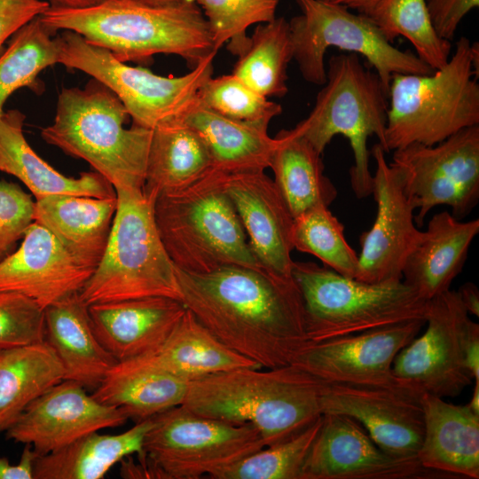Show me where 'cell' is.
<instances>
[{
    "label": "cell",
    "mask_w": 479,
    "mask_h": 479,
    "mask_svg": "<svg viewBox=\"0 0 479 479\" xmlns=\"http://www.w3.org/2000/svg\"><path fill=\"white\" fill-rule=\"evenodd\" d=\"M176 272L185 307L218 341L262 367L293 364L310 342L293 277L239 265Z\"/></svg>",
    "instance_id": "cell-1"
},
{
    "label": "cell",
    "mask_w": 479,
    "mask_h": 479,
    "mask_svg": "<svg viewBox=\"0 0 479 479\" xmlns=\"http://www.w3.org/2000/svg\"><path fill=\"white\" fill-rule=\"evenodd\" d=\"M326 382L301 367H244L189 381L183 406L254 426L265 447L299 434L323 415Z\"/></svg>",
    "instance_id": "cell-2"
},
{
    "label": "cell",
    "mask_w": 479,
    "mask_h": 479,
    "mask_svg": "<svg viewBox=\"0 0 479 479\" xmlns=\"http://www.w3.org/2000/svg\"><path fill=\"white\" fill-rule=\"evenodd\" d=\"M41 19L56 31L79 34L122 62H145L156 54H175L192 69L217 52L195 2L153 6L135 0H104L82 9L49 7Z\"/></svg>",
    "instance_id": "cell-3"
},
{
    "label": "cell",
    "mask_w": 479,
    "mask_h": 479,
    "mask_svg": "<svg viewBox=\"0 0 479 479\" xmlns=\"http://www.w3.org/2000/svg\"><path fill=\"white\" fill-rule=\"evenodd\" d=\"M130 117L117 96L92 78L82 89H63L53 122L43 139L87 161L114 190L143 189L153 130L124 123Z\"/></svg>",
    "instance_id": "cell-4"
},
{
    "label": "cell",
    "mask_w": 479,
    "mask_h": 479,
    "mask_svg": "<svg viewBox=\"0 0 479 479\" xmlns=\"http://www.w3.org/2000/svg\"><path fill=\"white\" fill-rule=\"evenodd\" d=\"M214 167L189 185L159 193L153 216L161 242L180 270L207 273L224 266L262 268Z\"/></svg>",
    "instance_id": "cell-5"
},
{
    "label": "cell",
    "mask_w": 479,
    "mask_h": 479,
    "mask_svg": "<svg viewBox=\"0 0 479 479\" xmlns=\"http://www.w3.org/2000/svg\"><path fill=\"white\" fill-rule=\"evenodd\" d=\"M479 46L460 37L448 62L430 74L393 75L386 152L411 144L434 145L479 125Z\"/></svg>",
    "instance_id": "cell-6"
},
{
    "label": "cell",
    "mask_w": 479,
    "mask_h": 479,
    "mask_svg": "<svg viewBox=\"0 0 479 479\" xmlns=\"http://www.w3.org/2000/svg\"><path fill=\"white\" fill-rule=\"evenodd\" d=\"M323 85L310 114L291 130L321 154L334 137H346L354 158L349 169L351 188L357 198L368 197L373 191V175L367 139L376 136L387 153L388 93L375 71L350 52L330 57Z\"/></svg>",
    "instance_id": "cell-7"
},
{
    "label": "cell",
    "mask_w": 479,
    "mask_h": 479,
    "mask_svg": "<svg viewBox=\"0 0 479 479\" xmlns=\"http://www.w3.org/2000/svg\"><path fill=\"white\" fill-rule=\"evenodd\" d=\"M117 208L104 255L79 292L88 306L145 297L181 302L176 266L158 233L155 198L143 189L115 190Z\"/></svg>",
    "instance_id": "cell-8"
},
{
    "label": "cell",
    "mask_w": 479,
    "mask_h": 479,
    "mask_svg": "<svg viewBox=\"0 0 479 479\" xmlns=\"http://www.w3.org/2000/svg\"><path fill=\"white\" fill-rule=\"evenodd\" d=\"M310 342L424 319L428 301L402 279L367 283L313 262H294Z\"/></svg>",
    "instance_id": "cell-9"
},
{
    "label": "cell",
    "mask_w": 479,
    "mask_h": 479,
    "mask_svg": "<svg viewBox=\"0 0 479 479\" xmlns=\"http://www.w3.org/2000/svg\"><path fill=\"white\" fill-rule=\"evenodd\" d=\"M137 462L124 465L128 478H212L265 447L251 424L202 416L177 405L153 417Z\"/></svg>",
    "instance_id": "cell-10"
},
{
    "label": "cell",
    "mask_w": 479,
    "mask_h": 479,
    "mask_svg": "<svg viewBox=\"0 0 479 479\" xmlns=\"http://www.w3.org/2000/svg\"><path fill=\"white\" fill-rule=\"evenodd\" d=\"M300 15L289 23L293 59L302 77L323 85L326 80L325 55L331 48L363 56L389 92L393 75L430 74L434 70L410 51H402L389 42L373 20L355 14L344 5L326 0H295Z\"/></svg>",
    "instance_id": "cell-11"
},
{
    "label": "cell",
    "mask_w": 479,
    "mask_h": 479,
    "mask_svg": "<svg viewBox=\"0 0 479 479\" xmlns=\"http://www.w3.org/2000/svg\"><path fill=\"white\" fill-rule=\"evenodd\" d=\"M58 40V63L82 71L104 84L122 101L134 124L151 130L181 121L213 74L216 54L186 75L161 76L147 68L126 65L75 32L63 30Z\"/></svg>",
    "instance_id": "cell-12"
},
{
    "label": "cell",
    "mask_w": 479,
    "mask_h": 479,
    "mask_svg": "<svg viewBox=\"0 0 479 479\" xmlns=\"http://www.w3.org/2000/svg\"><path fill=\"white\" fill-rule=\"evenodd\" d=\"M404 192L422 226L435 207L447 205L461 220L479 200V125L466 128L434 145L411 144L395 150L393 161Z\"/></svg>",
    "instance_id": "cell-13"
},
{
    "label": "cell",
    "mask_w": 479,
    "mask_h": 479,
    "mask_svg": "<svg viewBox=\"0 0 479 479\" xmlns=\"http://www.w3.org/2000/svg\"><path fill=\"white\" fill-rule=\"evenodd\" d=\"M457 291L428 301L427 329L396 356L392 371L422 393L440 397L459 395L474 380L465 365L464 345L474 321Z\"/></svg>",
    "instance_id": "cell-14"
},
{
    "label": "cell",
    "mask_w": 479,
    "mask_h": 479,
    "mask_svg": "<svg viewBox=\"0 0 479 479\" xmlns=\"http://www.w3.org/2000/svg\"><path fill=\"white\" fill-rule=\"evenodd\" d=\"M302 479H458L380 448L354 419L324 413Z\"/></svg>",
    "instance_id": "cell-15"
},
{
    "label": "cell",
    "mask_w": 479,
    "mask_h": 479,
    "mask_svg": "<svg viewBox=\"0 0 479 479\" xmlns=\"http://www.w3.org/2000/svg\"><path fill=\"white\" fill-rule=\"evenodd\" d=\"M422 392L406 382L393 386L326 383L324 413L357 420L386 452L417 458L424 436Z\"/></svg>",
    "instance_id": "cell-16"
},
{
    "label": "cell",
    "mask_w": 479,
    "mask_h": 479,
    "mask_svg": "<svg viewBox=\"0 0 479 479\" xmlns=\"http://www.w3.org/2000/svg\"><path fill=\"white\" fill-rule=\"evenodd\" d=\"M424 325V319L411 320L310 342L293 364L329 384L397 385L405 381L394 375V359Z\"/></svg>",
    "instance_id": "cell-17"
},
{
    "label": "cell",
    "mask_w": 479,
    "mask_h": 479,
    "mask_svg": "<svg viewBox=\"0 0 479 479\" xmlns=\"http://www.w3.org/2000/svg\"><path fill=\"white\" fill-rule=\"evenodd\" d=\"M376 164L373 191L377 205L374 223L360 236L355 279L367 283L402 279L405 261L421 239L415 225L413 201L404 192L397 169L377 143L371 152Z\"/></svg>",
    "instance_id": "cell-18"
},
{
    "label": "cell",
    "mask_w": 479,
    "mask_h": 479,
    "mask_svg": "<svg viewBox=\"0 0 479 479\" xmlns=\"http://www.w3.org/2000/svg\"><path fill=\"white\" fill-rule=\"evenodd\" d=\"M128 420L121 408L98 402L75 381L62 380L32 401L5 431L7 439L30 444L43 456Z\"/></svg>",
    "instance_id": "cell-19"
},
{
    "label": "cell",
    "mask_w": 479,
    "mask_h": 479,
    "mask_svg": "<svg viewBox=\"0 0 479 479\" xmlns=\"http://www.w3.org/2000/svg\"><path fill=\"white\" fill-rule=\"evenodd\" d=\"M94 271L33 222L18 249L0 260V291L23 294L45 310L80 292Z\"/></svg>",
    "instance_id": "cell-20"
},
{
    "label": "cell",
    "mask_w": 479,
    "mask_h": 479,
    "mask_svg": "<svg viewBox=\"0 0 479 479\" xmlns=\"http://www.w3.org/2000/svg\"><path fill=\"white\" fill-rule=\"evenodd\" d=\"M225 190L260 266L292 277L294 217L274 180L264 171L227 174Z\"/></svg>",
    "instance_id": "cell-21"
},
{
    "label": "cell",
    "mask_w": 479,
    "mask_h": 479,
    "mask_svg": "<svg viewBox=\"0 0 479 479\" xmlns=\"http://www.w3.org/2000/svg\"><path fill=\"white\" fill-rule=\"evenodd\" d=\"M185 310L182 302L161 296L88 306L98 341L117 361L155 351L171 334Z\"/></svg>",
    "instance_id": "cell-22"
},
{
    "label": "cell",
    "mask_w": 479,
    "mask_h": 479,
    "mask_svg": "<svg viewBox=\"0 0 479 479\" xmlns=\"http://www.w3.org/2000/svg\"><path fill=\"white\" fill-rule=\"evenodd\" d=\"M424 436L417 453L428 469L458 479L479 478V414L467 404L457 405L444 397L423 393Z\"/></svg>",
    "instance_id": "cell-23"
},
{
    "label": "cell",
    "mask_w": 479,
    "mask_h": 479,
    "mask_svg": "<svg viewBox=\"0 0 479 479\" xmlns=\"http://www.w3.org/2000/svg\"><path fill=\"white\" fill-rule=\"evenodd\" d=\"M478 232L479 219L462 222L447 211L436 213L408 255L402 280L427 301L446 292L462 271Z\"/></svg>",
    "instance_id": "cell-24"
},
{
    "label": "cell",
    "mask_w": 479,
    "mask_h": 479,
    "mask_svg": "<svg viewBox=\"0 0 479 479\" xmlns=\"http://www.w3.org/2000/svg\"><path fill=\"white\" fill-rule=\"evenodd\" d=\"M64 369V380L94 390L118 362L98 341L79 292L44 310V339Z\"/></svg>",
    "instance_id": "cell-25"
},
{
    "label": "cell",
    "mask_w": 479,
    "mask_h": 479,
    "mask_svg": "<svg viewBox=\"0 0 479 479\" xmlns=\"http://www.w3.org/2000/svg\"><path fill=\"white\" fill-rule=\"evenodd\" d=\"M117 198L52 194L35 200L34 222L73 255L96 269L107 245Z\"/></svg>",
    "instance_id": "cell-26"
},
{
    "label": "cell",
    "mask_w": 479,
    "mask_h": 479,
    "mask_svg": "<svg viewBox=\"0 0 479 479\" xmlns=\"http://www.w3.org/2000/svg\"><path fill=\"white\" fill-rule=\"evenodd\" d=\"M189 381L159 365L149 354L118 361L92 392L139 422L183 404Z\"/></svg>",
    "instance_id": "cell-27"
},
{
    "label": "cell",
    "mask_w": 479,
    "mask_h": 479,
    "mask_svg": "<svg viewBox=\"0 0 479 479\" xmlns=\"http://www.w3.org/2000/svg\"><path fill=\"white\" fill-rule=\"evenodd\" d=\"M25 115L20 110L0 115V171L21 181L35 200L52 194L96 198L116 196L112 185L100 174L83 172L68 177L43 160L29 145L24 133Z\"/></svg>",
    "instance_id": "cell-28"
},
{
    "label": "cell",
    "mask_w": 479,
    "mask_h": 479,
    "mask_svg": "<svg viewBox=\"0 0 479 479\" xmlns=\"http://www.w3.org/2000/svg\"><path fill=\"white\" fill-rule=\"evenodd\" d=\"M182 121L205 140L213 167L224 173L264 171L270 168L277 139L268 134V125L224 116L197 97Z\"/></svg>",
    "instance_id": "cell-29"
},
{
    "label": "cell",
    "mask_w": 479,
    "mask_h": 479,
    "mask_svg": "<svg viewBox=\"0 0 479 479\" xmlns=\"http://www.w3.org/2000/svg\"><path fill=\"white\" fill-rule=\"evenodd\" d=\"M153 423L150 418L115 435L91 432L58 451L37 456L33 479L104 478L124 458L142 453L145 436Z\"/></svg>",
    "instance_id": "cell-30"
},
{
    "label": "cell",
    "mask_w": 479,
    "mask_h": 479,
    "mask_svg": "<svg viewBox=\"0 0 479 479\" xmlns=\"http://www.w3.org/2000/svg\"><path fill=\"white\" fill-rule=\"evenodd\" d=\"M213 168L201 135L184 121L153 130L144 191L159 193L189 185Z\"/></svg>",
    "instance_id": "cell-31"
},
{
    "label": "cell",
    "mask_w": 479,
    "mask_h": 479,
    "mask_svg": "<svg viewBox=\"0 0 479 479\" xmlns=\"http://www.w3.org/2000/svg\"><path fill=\"white\" fill-rule=\"evenodd\" d=\"M275 138L270 169L293 217L317 206L329 207L337 190L324 174L321 153L291 130H280Z\"/></svg>",
    "instance_id": "cell-32"
},
{
    "label": "cell",
    "mask_w": 479,
    "mask_h": 479,
    "mask_svg": "<svg viewBox=\"0 0 479 479\" xmlns=\"http://www.w3.org/2000/svg\"><path fill=\"white\" fill-rule=\"evenodd\" d=\"M162 368L188 381L244 367H262L218 341L189 310L153 352Z\"/></svg>",
    "instance_id": "cell-33"
},
{
    "label": "cell",
    "mask_w": 479,
    "mask_h": 479,
    "mask_svg": "<svg viewBox=\"0 0 479 479\" xmlns=\"http://www.w3.org/2000/svg\"><path fill=\"white\" fill-rule=\"evenodd\" d=\"M62 380V364L45 341L0 348V432L32 401Z\"/></svg>",
    "instance_id": "cell-34"
},
{
    "label": "cell",
    "mask_w": 479,
    "mask_h": 479,
    "mask_svg": "<svg viewBox=\"0 0 479 479\" xmlns=\"http://www.w3.org/2000/svg\"><path fill=\"white\" fill-rule=\"evenodd\" d=\"M292 59L289 23L276 17L255 27L232 74L266 98H282L288 91L287 69Z\"/></svg>",
    "instance_id": "cell-35"
},
{
    "label": "cell",
    "mask_w": 479,
    "mask_h": 479,
    "mask_svg": "<svg viewBox=\"0 0 479 479\" xmlns=\"http://www.w3.org/2000/svg\"><path fill=\"white\" fill-rule=\"evenodd\" d=\"M57 32L37 16L20 28L0 55V115L8 98L16 90L39 88L38 75L59 60Z\"/></svg>",
    "instance_id": "cell-36"
},
{
    "label": "cell",
    "mask_w": 479,
    "mask_h": 479,
    "mask_svg": "<svg viewBox=\"0 0 479 479\" xmlns=\"http://www.w3.org/2000/svg\"><path fill=\"white\" fill-rule=\"evenodd\" d=\"M390 43L406 38L417 57L433 70L443 67L451 57L452 43L436 32L426 0H380L367 13Z\"/></svg>",
    "instance_id": "cell-37"
},
{
    "label": "cell",
    "mask_w": 479,
    "mask_h": 479,
    "mask_svg": "<svg viewBox=\"0 0 479 479\" xmlns=\"http://www.w3.org/2000/svg\"><path fill=\"white\" fill-rule=\"evenodd\" d=\"M294 249L318 258L324 266L355 278L358 255L344 236V226L326 206L314 207L294 218Z\"/></svg>",
    "instance_id": "cell-38"
},
{
    "label": "cell",
    "mask_w": 479,
    "mask_h": 479,
    "mask_svg": "<svg viewBox=\"0 0 479 479\" xmlns=\"http://www.w3.org/2000/svg\"><path fill=\"white\" fill-rule=\"evenodd\" d=\"M321 420L322 416L293 437L245 457L215 474L212 479H302Z\"/></svg>",
    "instance_id": "cell-39"
},
{
    "label": "cell",
    "mask_w": 479,
    "mask_h": 479,
    "mask_svg": "<svg viewBox=\"0 0 479 479\" xmlns=\"http://www.w3.org/2000/svg\"><path fill=\"white\" fill-rule=\"evenodd\" d=\"M210 30L214 47L218 51L225 43L228 50L240 55L247 47V29L276 18L279 0H194Z\"/></svg>",
    "instance_id": "cell-40"
},
{
    "label": "cell",
    "mask_w": 479,
    "mask_h": 479,
    "mask_svg": "<svg viewBox=\"0 0 479 479\" xmlns=\"http://www.w3.org/2000/svg\"><path fill=\"white\" fill-rule=\"evenodd\" d=\"M198 98L212 110L232 119L268 125L282 113L280 105L255 91L234 75L209 77Z\"/></svg>",
    "instance_id": "cell-41"
},
{
    "label": "cell",
    "mask_w": 479,
    "mask_h": 479,
    "mask_svg": "<svg viewBox=\"0 0 479 479\" xmlns=\"http://www.w3.org/2000/svg\"><path fill=\"white\" fill-rule=\"evenodd\" d=\"M44 339V310L30 298L0 291V348L23 346Z\"/></svg>",
    "instance_id": "cell-42"
},
{
    "label": "cell",
    "mask_w": 479,
    "mask_h": 479,
    "mask_svg": "<svg viewBox=\"0 0 479 479\" xmlns=\"http://www.w3.org/2000/svg\"><path fill=\"white\" fill-rule=\"evenodd\" d=\"M35 201L16 184L0 180V260L34 222Z\"/></svg>",
    "instance_id": "cell-43"
},
{
    "label": "cell",
    "mask_w": 479,
    "mask_h": 479,
    "mask_svg": "<svg viewBox=\"0 0 479 479\" xmlns=\"http://www.w3.org/2000/svg\"><path fill=\"white\" fill-rule=\"evenodd\" d=\"M49 7L46 0H0V55L7 39Z\"/></svg>",
    "instance_id": "cell-44"
},
{
    "label": "cell",
    "mask_w": 479,
    "mask_h": 479,
    "mask_svg": "<svg viewBox=\"0 0 479 479\" xmlns=\"http://www.w3.org/2000/svg\"><path fill=\"white\" fill-rule=\"evenodd\" d=\"M426 4L436 32L451 42L462 19L479 6V0H426Z\"/></svg>",
    "instance_id": "cell-45"
},
{
    "label": "cell",
    "mask_w": 479,
    "mask_h": 479,
    "mask_svg": "<svg viewBox=\"0 0 479 479\" xmlns=\"http://www.w3.org/2000/svg\"><path fill=\"white\" fill-rule=\"evenodd\" d=\"M37 456L32 446L26 444L18 464L12 465L7 459L0 458V479H33Z\"/></svg>",
    "instance_id": "cell-46"
},
{
    "label": "cell",
    "mask_w": 479,
    "mask_h": 479,
    "mask_svg": "<svg viewBox=\"0 0 479 479\" xmlns=\"http://www.w3.org/2000/svg\"><path fill=\"white\" fill-rule=\"evenodd\" d=\"M465 365L472 377L479 381V325H472L464 345Z\"/></svg>",
    "instance_id": "cell-47"
},
{
    "label": "cell",
    "mask_w": 479,
    "mask_h": 479,
    "mask_svg": "<svg viewBox=\"0 0 479 479\" xmlns=\"http://www.w3.org/2000/svg\"><path fill=\"white\" fill-rule=\"evenodd\" d=\"M457 293L467 311L478 318L479 290L477 287L472 282H467L459 288Z\"/></svg>",
    "instance_id": "cell-48"
},
{
    "label": "cell",
    "mask_w": 479,
    "mask_h": 479,
    "mask_svg": "<svg viewBox=\"0 0 479 479\" xmlns=\"http://www.w3.org/2000/svg\"><path fill=\"white\" fill-rule=\"evenodd\" d=\"M51 8L82 9L96 5L104 0H46Z\"/></svg>",
    "instance_id": "cell-49"
},
{
    "label": "cell",
    "mask_w": 479,
    "mask_h": 479,
    "mask_svg": "<svg viewBox=\"0 0 479 479\" xmlns=\"http://www.w3.org/2000/svg\"><path fill=\"white\" fill-rule=\"evenodd\" d=\"M330 3L344 5L357 10L358 13H367L380 0H326Z\"/></svg>",
    "instance_id": "cell-50"
},
{
    "label": "cell",
    "mask_w": 479,
    "mask_h": 479,
    "mask_svg": "<svg viewBox=\"0 0 479 479\" xmlns=\"http://www.w3.org/2000/svg\"><path fill=\"white\" fill-rule=\"evenodd\" d=\"M153 6H174L195 2L194 0H135Z\"/></svg>",
    "instance_id": "cell-51"
},
{
    "label": "cell",
    "mask_w": 479,
    "mask_h": 479,
    "mask_svg": "<svg viewBox=\"0 0 479 479\" xmlns=\"http://www.w3.org/2000/svg\"><path fill=\"white\" fill-rule=\"evenodd\" d=\"M467 405L472 411L479 414V381H475L473 395Z\"/></svg>",
    "instance_id": "cell-52"
}]
</instances>
